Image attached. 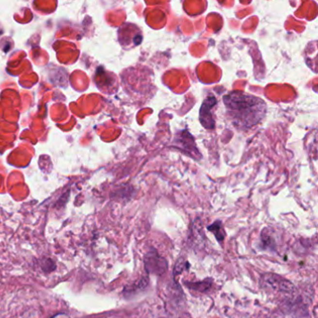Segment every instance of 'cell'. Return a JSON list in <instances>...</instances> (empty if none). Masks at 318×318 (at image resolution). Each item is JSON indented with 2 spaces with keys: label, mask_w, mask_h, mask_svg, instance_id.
I'll use <instances>...</instances> for the list:
<instances>
[{
  "label": "cell",
  "mask_w": 318,
  "mask_h": 318,
  "mask_svg": "<svg viewBox=\"0 0 318 318\" xmlns=\"http://www.w3.org/2000/svg\"><path fill=\"white\" fill-rule=\"evenodd\" d=\"M223 103L228 120L241 131L256 126L266 116V103L261 98L245 92L229 93L223 97Z\"/></svg>",
  "instance_id": "obj_1"
},
{
  "label": "cell",
  "mask_w": 318,
  "mask_h": 318,
  "mask_svg": "<svg viewBox=\"0 0 318 318\" xmlns=\"http://www.w3.org/2000/svg\"><path fill=\"white\" fill-rule=\"evenodd\" d=\"M55 268H56V266H55L54 262L51 259H49V258L45 259L44 263L42 264V269H43L44 271H46V272L52 271L53 270H55Z\"/></svg>",
  "instance_id": "obj_10"
},
{
  "label": "cell",
  "mask_w": 318,
  "mask_h": 318,
  "mask_svg": "<svg viewBox=\"0 0 318 318\" xmlns=\"http://www.w3.org/2000/svg\"><path fill=\"white\" fill-rule=\"evenodd\" d=\"M261 284L263 286H267L273 291L281 293L292 294L295 291L293 283L278 274L267 272L261 276Z\"/></svg>",
  "instance_id": "obj_3"
},
{
  "label": "cell",
  "mask_w": 318,
  "mask_h": 318,
  "mask_svg": "<svg viewBox=\"0 0 318 318\" xmlns=\"http://www.w3.org/2000/svg\"><path fill=\"white\" fill-rule=\"evenodd\" d=\"M190 267H191V265H190L188 260H186L185 258H179L176 261V263L175 265V268H174V271H173L174 277L175 278V276L181 274L184 270H189Z\"/></svg>",
  "instance_id": "obj_9"
},
{
  "label": "cell",
  "mask_w": 318,
  "mask_h": 318,
  "mask_svg": "<svg viewBox=\"0 0 318 318\" xmlns=\"http://www.w3.org/2000/svg\"><path fill=\"white\" fill-rule=\"evenodd\" d=\"M260 240H261V245H260V246H261L262 249L275 251V249H276L275 241H274V239L270 235L268 232H266V230H264V231L261 233Z\"/></svg>",
  "instance_id": "obj_7"
},
{
  "label": "cell",
  "mask_w": 318,
  "mask_h": 318,
  "mask_svg": "<svg viewBox=\"0 0 318 318\" xmlns=\"http://www.w3.org/2000/svg\"><path fill=\"white\" fill-rule=\"evenodd\" d=\"M207 230L209 232L214 233V235L216 236L217 240L222 243L225 239V232L222 228V222L221 221H217L214 222L213 224L209 225L207 227Z\"/></svg>",
  "instance_id": "obj_8"
},
{
  "label": "cell",
  "mask_w": 318,
  "mask_h": 318,
  "mask_svg": "<svg viewBox=\"0 0 318 318\" xmlns=\"http://www.w3.org/2000/svg\"><path fill=\"white\" fill-rule=\"evenodd\" d=\"M184 285L190 289L199 292H207L213 285V279L207 278L201 282H184Z\"/></svg>",
  "instance_id": "obj_6"
},
{
  "label": "cell",
  "mask_w": 318,
  "mask_h": 318,
  "mask_svg": "<svg viewBox=\"0 0 318 318\" xmlns=\"http://www.w3.org/2000/svg\"><path fill=\"white\" fill-rule=\"evenodd\" d=\"M217 105V99L214 96L207 97L203 103L200 111V122L206 129H214L215 121L211 111Z\"/></svg>",
  "instance_id": "obj_4"
},
{
  "label": "cell",
  "mask_w": 318,
  "mask_h": 318,
  "mask_svg": "<svg viewBox=\"0 0 318 318\" xmlns=\"http://www.w3.org/2000/svg\"><path fill=\"white\" fill-rule=\"evenodd\" d=\"M149 285V279L146 276H142L131 285L126 286L123 288V296L125 298H131L142 291H144Z\"/></svg>",
  "instance_id": "obj_5"
},
{
  "label": "cell",
  "mask_w": 318,
  "mask_h": 318,
  "mask_svg": "<svg viewBox=\"0 0 318 318\" xmlns=\"http://www.w3.org/2000/svg\"><path fill=\"white\" fill-rule=\"evenodd\" d=\"M145 270L148 274L161 276L168 270V261L165 257L159 256L155 248H151L144 257Z\"/></svg>",
  "instance_id": "obj_2"
}]
</instances>
